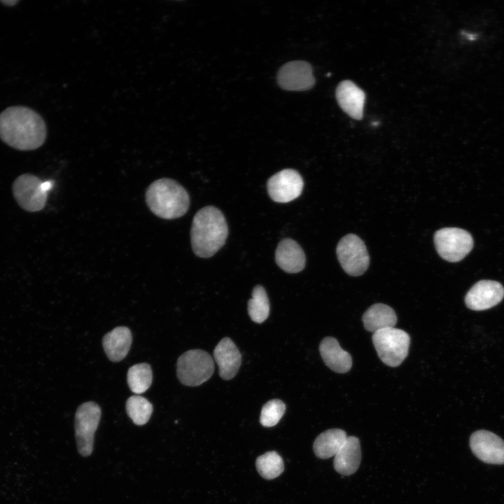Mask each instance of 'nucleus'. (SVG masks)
<instances>
[{"label": "nucleus", "mask_w": 504, "mask_h": 504, "mask_svg": "<svg viewBox=\"0 0 504 504\" xmlns=\"http://www.w3.org/2000/svg\"><path fill=\"white\" fill-rule=\"evenodd\" d=\"M360 459L361 451L358 439L354 436H349L335 456L334 468L337 472L343 475H350L358 468Z\"/></svg>", "instance_id": "6ab92c4d"}, {"label": "nucleus", "mask_w": 504, "mask_h": 504, "mask_svg": "<svg viewBox=\"0 0 504 504\" xmlns=\"http://www.w3.org/2000/svg\"><path fill=\"white\" fill-rule=\"evenodd\" d=\"M434 242L440 257L451 262L461 260L473 246L471 234L457 227H444L438 230L434 235Z\"/></svg>", "instance_id": "0eeeda50"}, {"label": "nucleus", "mask_w": 504, "mask_h": 504, "mask_svg": "<svg viewBox=\"0 0 504 504\" xmlns=\"http://www.w3.org/2000/svg\"><path fill=\"white\" fill-rule=\"evenodd\" d=\"M50 182H43L31 174H22L13 183L12 192L18 204L28 212L41 211L46 206Z\"/></svg>", "instance_id": "423d86ee"}, {"label": "nucleus", "mask_w": 504, "mask_h": 504, "mask_svg": "<svg viewBox=\"0 0 504 504\" xmlns=\"http://www.w3.org/2000/svg\"><path fill=\"white\" fill-rule=\"evenodd\" d=\"M18 1H1V3L4 4L6 6H14L15 4H17Z\"/></svg>", "instance_id": "bb28decb"}, {"label": "nucleus", "mask_w": 504, "mask_h": 504, "mask_svg": "<svg viewBox=\"0 0 504 504\" xmlns=\"http://www.w3.org/2000/svg\"><path fill=\"white\" fill-rule=\"evenodd\" d=\"M227 234L226 220L216 207L204 206L194 216L190 241L196 255L201 258L212 256L225 244Z\"/></svg>", "instance_id": "f03ea898"}, {"label": "nucleus", "mask_w": 504, "mask_h": 504, "mask_svg": "<svg viewBox=\"0 0 504 504\" xmlns=\"http://www.w3.org/2000/svg\"><path fill=\"white\" fill-rule=\"evenodd\" d=\"M132 341V335L130 330L125 326H118L104 336L102 345L109 360L118 362L127 355Z\"/></svg>", "instance_id": "a211bd4d"}, {"label": "nucleus", "mask_w": 504, "mask_h": 504, "mask_svg": "<svg viewBox=\"0 0 504 504\" xmlns=\"http://www.w3.org/2000/svg\"><path fill=\"white\" fill-rule=\"evenodd\" d=\"M127 379L128 386L133 393H143L152 384L151 367L146 363L135 364L129 368Z\"/></svg>", "instance_id": "4be33fe9"}, {"label": "nucleus", "mask_w": 504, "mask_h": 504, "mask_svg": "<svg viewBox=\"0 0 504 504\" xmlns=\"http://www.w3.org/2000/svg\"><path fill=\"white\" fill-rule=\"evenodd\" d=\"M279 85L284 90L302 91L312 88L315 79L312 67L304 61H292L284 64L277 74Z\"/></svg>", "instance_id": "9b49d317"}, {"label": "nucleus", "mask_w": 504, "mask_h": 504, "mask_svg": "<svg viewBox=\"0 0 504 504\" xmlns=\"http://www.w3.org/2000/svg\"><path fill=\"white\" fill-rule=\"evenodd\" d=\"M125 407L130 418L138 426L146 424L153 412L152 404L139 395L130 396L126 401Z\"/></svg>", "instance_id": "b1692460"}, {"label": "nucleus", "mask_w": 504, "mask_h": 504, "mask_svg": "<svg viewBox=\"0 0 504 504\" xmlns=\"http://www.w3.org/2000/svg\"><path fill=\"white\" fill-rule=\"evenodd\" d=\"M319 351L325 364L337 373L349 371L352 365L351 355L342 349L338 341L332 337H326L319 345Z\"/></svg>", "instance_id": "f3484780"}, {"label": "nucleus", "mask_w": 504, "mask_h": 504, "mask_svg": "<svg viewBox=\"0 0 504 504\" xmlns=\"http://www.w3.org/2000/svg\"><path fill=\"white\" fill-rule=\"evenodd\" d=\"M286 405L279 399H273L267 402L262 408L260 422L265 427L275 426L283 416Z\"/></svg>", "instance_id": "a878e982"}, {"label": "nucleus", "mask_w": 504, "mask_h": 504, "mask_svg": "<svg viewBox=\"0 0 504 504\" xmlns=\"http://www.w3.org/2000/svg\"><path fill=\"white\" fill-rule=\"evenodd\" d=\"M347 438L344 430L338 428L327 430L321 433L314 442V451L320 458L335 456Z\"/></svg>", "instance_id": "412c9836"}, {"label": "nucleus", "mask_w": 504, "mask_h": 504, "mask_svg": "<svg viewBox=\"0 0 504 504\" xmlns=\"http://www.w3.org/2000/svg\"><path fill=\"white\" fill-rule=\"evenodd\" d=\"M504 297L503 286L495 281L482 280L467 293L465 302L472 310H485L498 304Z\"/></svg>", "instance_id": "ddd939ff"}, {"label": "nucleus", "mask_w": 504, "mask_h": 504, "mask_svg": "<svg viewBox=\"0 0 504 504\" xmlns=\"http://www.w3.org/2000/svg\"><path fill=\"white\" fill-rule=\"evenodd\" d=\"M470 447L472 453L484 463H504V440L490 431L474 432L470 438Z\"/></svg>", "instance_id": "f8f14e48"}, {"label": "nucleus", "mask_w": 504, "mask_h": 504, "mask_svg": "<svg viewBox=\"0 0 504 504\" xmlns=\"http://www.w3.org/2000/svg\"><path fill=\"white\" fill-rule=\"evenodd\" d=\"M372 342L381 360L390 367H397L408 354L410 337L402 330L387 328L374 332Z\"/></svg>", "instance_id": "20e7f679"}, {"label": "nucleus", "mask_w": 504, "mask_h": 504, "mask_svg": "<svg viewBox=\"0 0 504 504\" xmlns=\"http://www.w3.org/2000/svg\"><path fill=\"white\" fill-rule=\"evenodd\" d=\"M304 183L300 174L292 169H283L271 176L267 183L270 198L276 202L286 203L302 193Z\"/></svg>", "instance_id": "9d476101"}, {"label": "nucleus", "mask_w": 504, "mask_h": 504, "mask_svg": "<svg viewBox=\"0 0 504 504\" xmlns=\"http://www.w3.org/2000/svg\"><path fill=\"white\" fill-rule=\"evenodd\" d=\"M214 357L219 368V374L225 380L232 379L237 373L241 355L231 339L223 338L214 351Z\"/></svg>", "instance_id": "4468645a"}, {"label": "nucleus", "mask_w": 504, "mask_h": 504, "mask_svg": "<svg viewBox=\"0 0 504 504\" xmlns=\"http://www.w3.org/2000/svg\"><path fill=\"white\" fill-rule=\"evenodd\" d=\"M336 252L342 267L351 276L363 274L369 266L368 250L363 240L356 234H349L342 237Z\"/></svg>", "instance_id": "1a4fd4ad"}, {"label": "nucleus", "mask_w": 504, "mask_h": 504, "mask_svg": "<svg viewBox=\"0 0 504 504\" xmlns=\"http://www.w3.org/2000/svg\"><path fill=\"white\" fill-rule=\"evenodd\" d=\"M214 371L213 358L204 350L187 351L177 360V377L186 386H196L202 384L211 377Z\"/></svg>", "instance_id": "39448f33"}, {"label": "nucleus", "mask_w": 504, "mask_h": 504, "mask_svg": "<svg viewBox=\"0 0 504 504\" xmlns=\"http://www.w3.org/2000/svg\"><path fill=\"white\" fill-rule=\"evenodd\" d=\"M150 211L159 218L172 220L183 216L190 206L187 190L177 181L162 178L149 185L145 194Z\"/></svg>", "instance_id": "7ed1b4c3"}, {"label": "nucleus", "mask_w": 504, "mask_h": 504, "mask_svg": "<svg viewBox=\"0 0 504 504\" xmlns=\"http://www.w3.org/2000/svg\"><path fill=\"white\" fill-rule=\"evenodd\" d=\"M248 312L251 319L258 323L264 322L270 313V303L265 288L255 286L252 291V298L248 302Z\"/></svg>", "instance_id": "5701e85b"}, {"label": "nucleus", "mask_w": 504, "mask_h": 504, "mask_svg": "<svg viewBox=\"0 0 504 504\" xmlns=\"http://www.w3.org/2000/svg\"><path fill=\"white\" fill-rule=\"evenodd\" d=\"M101 417V408L94 402L81 404L75 414V433L79 454L90 456L93 449L94 435Z\"/></svg>", "instance_id": "6e6552de"}, {"label": "nucleus", "mask_w": 504, "mask_h": 504, "mask_svg": "<svg viewBox=\"0 0 504 504\" xmlns=\"http://www.w3.org/2000/svg\"><path fill=\"white\" fill-rule=\"evenodd\" d=\"M278 266L288 273L302 271L306 262L305 255L300 246L293 239L286 238L278 244L275 252Z\"/></svg>", "instance_id": "dca6fc26"}, {"label": "nucleus", "mask_w": 504, "mask_h": 504, "mask_svg": "<svg viewBox=\"0 0 504 504\" xmlns=\"http://www.w3.org/2000/svg\"><path fill=\"white\" fill-rule=\"evenodd\" d=\"M47 136L41 116L30 108L14 106L0 113V139L18 150H33L41 147Z\"/></svg>", "instance_id": "f257e3e1"}, {"label": "nucleus", "mask_w": 504, "mask_h": 504, "mask_svg": "<svg viewBox=\"0 0 504 504\" xmlns=\"http://www.w3.org/2000/svg\"><path fill=\"white\" fill-rule=\"evenodd\" d=\"M255 465L259 474L267 479L277 477L284 469L281 457L274 451L260 456L256 460Z\"/></svg>", "instance_id": "393cba45"}, {"label": "nucleus", "mask_w": 504, "mask_h": 504, "mask_svg": "<svg viewBox=\"0 0 504 504\" xmlns=\"http://www.w3.org/2000/svg\"><path fill=\"white\" fill-rule=\"evenodd\" d=\"M365 328L373 333L379 330L393 328L397 323L394 310L388 305L377 303L370 307L363 316Z\"/></svg>", "instance_id": "aec40b11"}, {"label": "nucleus", "mask_w": 504, "mask_h": 504, "mask_svg": "<svg viewBox=\"0 0 504 504\" xmlns=\"http://www.w3.org/2000/svg\"><path fill=\"white\" fill-rule=\"evenodd\" d=\"M336 98L341 108L349 116L356 120L363 118L365 94L354 83L341 82L336 89Z\"/></svg>", "instance_id": "2eb2a0df"}]
</instances>
